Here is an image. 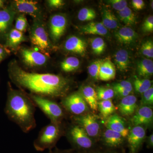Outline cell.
Here are the masks:
<instances>
[{
  "label": "cell",
  "instance_id": "1",
  "mask_svg": "<svg viewBox=\"0 0 153 153\" xmlns=\"http://www.w3.org/2000/svg\"><path fill=\"white\" fill-rule=\"evenodd\" d=\"M8 72L12 82L21 90L53 99L67 95L72 84L70 79L60 74L26 71L15 60L10 63Z\"/></svg>",
  "mask_w": 153,
  "mask_h": 153
},
{
  "label": "cell",
  "instance_id": "2",
  "mask_svg": "<svg viewBox=\"0 0 153 153\" xmlns=\"http://www.w3.org/2000/svg\"><path fill=\"white\" fill-rule=\"evenodd\" d=\"M36 108L28 93L14 89L9 84L4 112L9 119L25 133L36 128Z\"/></svg>",
  "mask_w": 153,
  "mask_h": 153
},
{
  "label": "cell",
  "instance_id": "3",
  "mask_svg": "<svg viewBox=\"0 0 153 153\" xmlns=\"http://www.w3.org/2000/svg\"><path fill=\"white\" fill-rule=\"evenodd\" d=\"M62 122L50 123L41 128L33 142V146L38 152L52 150L63 132Z\"/></svg>",
  "mask_w": 153,
  "mask_h": 153
},
{
  "label": "cell",
  "instance_id": "4",
  "mask_svg": "<svg viewBox=\"0 0 153 153\" xmlns=\"http://www.w3.org/2000/svg\"><path fill=\"white\" fill-rule=\"evenodd\" d=\"M36 107H38L49 119L50 122L61 123L66 116L65 110L61 105L52 98L28 94Z\"/></svg>",
  "mask_w": 153,
  "mask_h": 153
},
{
  "label": "cell",
  "instance_id": "5",
  "mask_svg": "<svg viewBox=\"0 0 153 153\" xmlns=\"http://www.w3.org/2000/svg\"><path fill=\"white\" fill-rule=\"evenodd\" d=\"M66 135L76 152L90 153L95 149L93 141L81 126L72 123L66 130Z\"/></svg>",
  "mask_w": 153,
  "mask_h": 153
},
{
  "label": "cell",
  "instance_id": "6",
  "mask_svg": "<svg viewBox=\"0 0 153 153\" xmlns=\"http://www.w3.org/2000/svg\"><path fill=\"white\" fill-rule=\"evenodd\" d=\"M31 43L37 47L42 53L49 54L52 48L44 24L40 19H35L30 33Z\"/></svg>",
  "mask_w": 153,
  "mask_h": 153
},
{
  "label": "cell",
  "instance_id": "7",
  "mask_svg": "<svg viewBox=\"0 0 153 153\" xmlns=\"http://www.w3.org/2000/svg\"><path fill=\"white\" fill-rule=\"evenodd\" d=\"M61 105L72 117L85 114L88 105L79 92H74L62 97Z\"/></svg>",
  "mask_w": 153,
  "mask_h": 153
},
{
  "label": "cell",
  "instance_id": "8",
  "mask_svg": "<svg viewBox=\"0 0 153 153\" xmlns=\"http://www.w3.org/2000/svg\"><path fill=\"white\" fill-rule=\"evenodd\" d=\"M73 122L81 126L89 137H96L100 132V123L97 117L91 113L72 117Z\"/></svg>",
  "mask_w": 153,
  "mask_h": 153
},
{
  "label": "cell",
  "instance_id": "9",
  "mask_svg": "<svg viewBox=\"0 0 153 153\" xmlns=\"http://www.w3.org/2000/svg\"><path fill=\"white\" fill-rule=\"evenodd\" d=\"M49 33L52 41L60 40L66 30L67 19L63 14H56L50 17L49 21Z\"/></svg>",
  "mask_w": 153,
  "mask_h": 153
},
{
  "label": "cell",
  "instance_id": "10",
  "mask_svg": "<svg viewBox=\"0 0 153 153\" xmlns=\"http://www.w3.org/2000/svg\"><path fill=\"white\" fill-rule=\"evenodd\" d=\"M20 53L23 62L30 67L44 66L48 60L47 56L42 52L29 48H22L20 50Z\"/></svg>",
  "mask_w": 153,
  "mask_h": 153
},
{
  "label": "cell",
  "instance_id": "11",
  "mask_svg": "<svg viewBox=\"0 0 153 153\" xmlns=\"http://www.w3.org/2000/svg\"><path fill=\"white\" fill-rule=\"evenodd\" d=\"M13 4L12 7L16 12L28 14L35 19H41V10L38 2L29 0H15Z\"/></svg>",
  "mask_w": 153,
  "mask_h": 153
},
{
  "label": "cell",
  "instance_id": "12",
  "mask_svg": "<svg viewBox=\"0 0 153 153\" xmlns=\"http://www.w3.org/2000/svg\"><path fill=\"white\" fill-rule=\"evenodd\" d=\"M146 135V130L143 126H134L128 135L129 153H138L140 149Z\"/></svg>",
  "mask_w": 153,
  "mask_h": 153
},
{
  "label": "cell",
  "instance_id": "13",
  "mask_svg": "<svg viewBox=\"0 0 153 153\" xmlns=\"http://www.w3.org/2000/svg\"><path fill=\"white\" fill-rule=\"evenodd\" d=\"M66 51L74 54L83 56L87 50V44L84 40L77 36H70L64 44Z\"/></svg>",
  "mask_w": 153,
  "mask_h": 153
},
{
  "label": "cell",
  "instance_id": "14",
  "mask_svg": "<svg viewBox=\"0 0 153 153\" xmlns=\"http://www.w3.org/2000/svg\"><path fill=\"white\" fill-rule=\"evenodd\" d=\"M153 119V110L150 106H142L132 117L131 122L134 126H142L152 123Z\"/></svg>",
  "mask_w": 153,
  "mask_h": 153
},
{
  "label": "cell",
  "instance_id": "15",
  "mask_svg": "<svg viewBox=\"0 0 153 153\" xmlns=\"http://www.w3.org/2000/svg\"><path fill=\"white\" fill-rule=\"evenodd\" d=\"M105 124L107 128L120 134L124 138L127 137L129 132L124 121L117 114L111 115L108 117Z\"/></svg>",
  "mask_w": 153,
  "mask_h": 153
},
{
  "label": "cell",
  "instance_id": "16",
  "mask_svg": "<svg viewBox=\"0 0 153 153\" xmlns=\"http://www.w3.org/2000/svg\"><path fill=\"white\" fill-rule=\"evenodd\" d=\"M16 13L12 7L0 10V34H6L10 31Z\"/></svg>",
  "mask_w": 153,
  "mask_h": 153
},
{
  "label": "cell",
  "instance_id": "17",
  "mask_svg": "<svg viewBox=\"0 0 153 153\" xmlns=\"http://www.w3.org/2000/svg\"><path fill=\"white\" fill-rule=\"evenodd\" d=\"M137 106V97L134 95H129L122 98L118 108L122 115L129 116L136 111Z\"/></svg>",
  "mask_w": 153,
  "mask_h": 153
},
{
  "label": "cell",
  "instance_id": "18",
  "mask_svg": "<svg viewBox=\"0 0 153 153\" xmlns=\"http://www.w3.org/2000/svg\"><path fill=\"white\" fill-rule=\"evenodd\" d=\"M124 137L121 134L107 128L103 134V142L105 146L115 149L120 147L123 143Z\"/></svg>",
  "mask_w": 153,
  "mask_h": 153
},
{
  "label": "cell",
  "instance_id": "19",
  "mask_svg": "<svg viewBox=\"0 0 153 153\" xmlns=\"http://www.w3.org/2000/svg\"><path fill=\"white\" fill-rule=\"evenodd\" d=\"M79 92L91 109L97 111L98 109V100L95 89L91 86L85 85L81 88Z\"/></svg>",
  "mask_w": 153,
  "mask_h": 153
},
{
  "label": "cell",
  "instance_id": "20",
  "mask_svg": "<svg viewBox=\"0 0 153 153\" xmlns=\"http://www.w3.org/2000/svg\"><path fill=\"white\" fill-rule=\"evenodd\" d=\"M115 36L120 43L124 44L134 43L138 37L136 32L128 27L120 28L116 32Z\"/></svg>",
  "mask_w": 153,
  "mask_h": 153
},
{
  "label": "cell",
  "instance_id": "21",
  "mask_svg": "<svg viewBox=\"0 0 153 153\" xmlns=\"http://www.w3.org/2000/svg\"><path fill=\"white\" fill-rule=\"evenodd\" d=\"M115 66L109 59L103 60L100 66L99 79L107 81L114 79L116 76Z\"/></svg>",
  "mask_w": 153,
  "mask_h": 153
},
{
  "label": "cell",
  "instance_id": "22",
  "mask_svg": "<svg viewBox=\"0 0 153 153\" xmlns=\"http://www.w3.org/2000/svg\"><path fill=\"white\" fill-rule=\"evenodd\" d=\"M115 66L120 71L126 72L128 71L130 65V60L128 52L124 49L118 50L114 55Z\"/></svg>",
  "mask_w": 153,
  "mask_h": 153
},
{
  "label": "cell",
  "instance_id": "23",
  "mask_svg": "<svg viewBox=\"0 0 153 153\" xmlns=\"http://www.w3.org/2000/svg\"><path fill=\"white\" fill-rule=\"evenodd\" d=\"M80 32L87 35L105 36L108 33V30L102 22H91L80 27Z\"/></svg>",
  "mask_w": 153,
  "mask_h": 153
},
{
  "label": "cell",
  "instance_id": "24",
  "mask_svg": "<svg viewBox=\"0 0 153 153\" xmlns=\"http://www.w3.org/2000/svg\"><path fill=\"white\" fill-rule=\"evenodd\" d=\"M102 23L107 29L116 30L120 27L117 18L109 9L103 7L102 10Z\"/></svg>",
  "mask_w": 153,
  "mask_h": 153
},
{
  "label": "cell",
  "instance_id": "25",
  "mask_svg": "<svg viewBox=\"0 0 153 153\" xmlns=\"http://www.w3.org/2000/svg\"><path fill=\"white\" fill-rule=\"evenodd\" d=\"M26 40L23 33L16 29H12L8 33L6 45L11 49H15Z\"/></svg>",
  "mask_w": 153,
  "mask_h": 153
},
{
  "label": "cell",
  "instance_id": "26",
  "mask_svg": "<svg viewBox=\"0 0 153 153\" xmlns=\"http://www.w3.org/2000/svg\"><path fill=\"white\" fill-rule=\"evenodd\" d=\"M137 72L140 76L147 78L153 74V62L147 58L140 60L137 66Z\"/></svg>",
  "mask_w": 153,
  "mask_h": 153
},
{
  "label": "cell",
  "instance_id": "27",
  "mask_svg": "<svg viewBox=\"0 0 153 153\" xmlns=\"http://www.w3.org/2000/svg\"><path fill=\"white\" fill-rule=\"evenodd\" d=\"M118 13L120 19L127 26H132L136 23L135 15L128 7L118 12Z\"/></svg>",
  "mask_w": 153,
  "mask_h": 153
},
{
  "label": "cell",
  "instance_id": "28",
  "mask_svg": "<svg viewBox=\"0 0 153 153\" xmlns=\"http://www.w3.org/2000/svg\"><path fill=\"white\" fill-rule=\"evenodd\" d=\"M98 109L103 117L108 118L115 112L116 108L110 100L98 102Z\"/></svg>",
  "mask_w": 153,
  "mask_h": 153
},
{
  "label": "cell",
  "instance_id": "29",
  "mask_svg": "<svg viewBox=\"0 0 153 153\" xmlns=\"http://www.w3.org/2000/svg\"><path fill=\"white\" fill-rule=\"evenodd\" d=\"M80 61L78 58L69 57L64 59L60 63V68L62 71L66 72H72L79 68Z\"/></svg>",
  "mask_w": 153,
  "mask_h": 153
},
{
  "label": "cell",
  "instance_id": "30",
  "mask_svg": "<svg viewBox=\"0 0 153 153\" xmlns=\"http://www.w3.org/2000/svg\"><path fill=\"white\" fill-rule=\"evenodd\" d=\"M134 85L136 91L142 94L152 86V81L147 78L142 79L135 76H134Z\"/></svg>",
  "mask_w": 153,
  "mask_h": 153
},
{
  "label": "cell",
  "instance_id": "31",
  "mask_svg": "<svg viewBox=\"0 0 153 153\" xmlns=\"http://www.w3.org/2000/svg\"><path fill=\"white\" fill-rule=\"evenodd\" d=\"M91 45L92 52L97 55H101L103 53L106 47V44L104 40L100 37L91 39Z\"/></svg>",
  "mask_w": 153,
  "mask_h": 153
},
{
  "label": "cell",
  "instance_id": "32",
  "mask_svg": "<svg viewBox=\"0 0 153 153\" xmlns=\"http://www.w3.org/2000/svg\"><path fill=\"white\" fill-rule=\"evenodd\" d=\"M97 14L94 9L88 7L82 8L78 12L77 18L81 22L91 21L94 20Z\"/></svg>",
  "mask_w": 153,
  "mask_h": 153
},
{
  "label": "cell",
  "instance_id": "33",
  "mask_svg": "<svg viewBox=\"0 0 153 153\" xmlns=\"http://www.w3.org/2000/svg\"><path fill=\"white\" fill-rule=\"evenodd\" d=\"M97 94L98 100H110L113 98L115 93L113 89L109 88L98 87L97 88Z\"/></svg>",
  "mask_w": 153,
  "mask_h": 153
},
{
  "label": "cell",
  "instance_id": "34",
  "mask_svg": "<svg viewBox=\"0 0 153 153\" xmlns=\"http://www.w3.org/2000/svg\"><path fill=\"white\" fill-rule=\"evenodd\" d=\"M103 60H96L92 62L88 68V73L93 79L98 80L100 66Z\"/></svg>",
  "mask_w": 153,
  "mask_h": 153
},
{
  "label": "cell",
  "instance_id": "35",
  "mask_svg": "<svg viewBox=\"0 0 153 153\" xmlns=\"http://www.w3.org/2000/svg\"><path fill=\"white\" fill-rule=\"evenodd\" d=\"M28 26L27 20L25 14H21L17 17L15 24V29L23 33L26 32Z\"/></svg>",
  "mask_w": 153,
  "mask_h": 153
},
{
  "label": "cell",
  "instance_id": "36",
  "mask_svg": "<svg viewBox=\"0 0 153 153\" xmlns=\"http://www.w3.org/2000/svg\"><path fill=\"white\" fill-rule=\"evenodd\" d=\"M142 106H150L153 104V87L152 85L142 94L141 100Z\"/></svg>",
  "mask_w": 153,
  "mask_h": 153
},
{
  "label": "cell",
  "instance_id": "37",
  "mask_svg": "<svg viewBox=\"0 0 153 153\" xmlns=\"http://www.w3.org/2000/svg\"><path fill=\"white\" fill-rule=\"evenodd\" d=\"M141 51L143 55L149 58L153 57V43L151 40H147L143 43Z\"/></svg>",
  "mask_w": 153,
  "mask_h": 153
},
{
  "label": "cell",
  "instance_id": "38",
  "mask_svg": "<svg viewBox=\"0 0 153 153\" xmlns=\"http://www.w3.org/2000/svg\"><path fill=\"white\" fill-rule=\"evenodd\" d=\"M113 89L114 91L118 90H125L131 93L132 91L133 87L130 82L126 80H124L114 84Z\"/></svg>",
  "mask_w": 153,
  "mask_h": 153
},
{
  "label": "cell",
  "instance_id": "39",
  "mask_svg": "<svg viewBox=\"0 0 153 153\" xmlns=\"http://www.w3.org/2000/svg\"><path fill=\"white\" fill-rule=\"evenodd\" d=\"M108 3L113 8L119 12L128 7V3L125 0H110Z\"/></svg>",
  "mask_w": 153,
  "mask_h": 153
},
{
  "label": "cell",
  "instance_id": "40",
  "mask_svg": "<svg viewBox=\"0 0 153 153\" xmlns=\"http://www.w3.org/2000/svg\"><path fill=\"white\" fill-rule=\"evenodd\" d=\"M144 33H152L153 31V16H150L145 20L142 26Z\"/></svg>",
  "mask_w": 153,
  "mask_h": 153
},
{
  "label": "cell",
  "instance_id": "41",
  "mask_svg": "<svg viewBox=\"0 0 153 153\" xmlns=\"http://www.w3.org/2000/svg\"><path fill=\"white\" fill-rule=\"evenodd\" d=\"M47 3L49 7L52 9L60 8L64 5V2L62 0H49Z\"/></svg>",
  "mask_w": 153,
  "mask_h": 153
},
{
  "label": "cell",
  "instance_id": "42",
  "mask_svg": "<svg viewBox=\"0 0 153 153\" xmlns=\"http://www.w3.org/2000/svg\"><path fill=\"white\" fill-rule=\"evenodd\" d=\"M132 5L135 10H140L143 8L145 4L143 0H133L132 1Z\"/></svg>",
  "mask_w": 153,
  "mask_h": 153
},
{
  "label": "cell",
  "instance_id": "43",
  "mask_svg": "<svg viewBox=\"0 0 153 153\" xmlns=\"http://www.w3.org/2000/svg\"><path fill=\"white\" fill-rule=\"evenodd\" d=\"M90 153H119L115 149H95Z\"/></svg>",
  "mask_w": 153,
  "mask_h": 153
},
{
  "label": "cell",
  "instance_id": "44",
  "mask_svg": "<svg viewBox=\"0 0 153 153\" xmlns=\"http://www.w3.org/2000/svg\"><path fill=\"white\" fill-rule=\"evenodd\" d=\"M114 92L119 97H122V98L129 95L130 94L128 91L125 90H118L115 91H114Z\"/></svg>",
  "mask_w": 153,
  "mask_h": 153
},
{
  "label": "cell",
  "instance_id": "45",
  "mask_svg": "<svg viewBox=\"0 0 153 153\" xmlns=\"http://www.w3.org/2000/svg\"><path fill=\"white\" fill-rule=\"evenodd\" d=\"M74 151L73 149L67 150H60L57 149H55L49 151L47 153H73Z\"/></svg>",
  "mask_w": 153,
  "mask_h": 153
},
{
  "label": "cell",
  "instance_id": "46",
  "mask_svg": "<svg viewBox=\"0 0 153 153\" xmlns=\"http://www.w3.org/2000/svg\"><path fill=\"white\" fill-rule=\"evenodd\" d=\"M7 53L4 49L0 47V62L7 56Z\"/></svg>",
  "mask_w": 153,
  "mask_h": 153
},
{
  "label": "cell",
  "instance_id": "47",
  "mask_svg": "<svg viewBox=\"0 0 153 153\" xmlns=\"http://www.w3.org/2000/svg\"><path fill=\"white\" fill-rule=\"evenodd\" d=\"M148 147L152 148L153 146V134H151L150 136L148 137L147 140Z\"/></svg>",
  "mask_w": 153,
  "mask_h": 153
},
{
  "label": "cell",
  "instance_id": "48",
  "mask_svg": "<svg viewBox=\"0 0 153 153\" xmlns=\"http://www.w3.org/2000/svg\"><path fill=\"white\" fill-rule=\"evenodd\" d=\"M4 5V1L2 0H0V8L2 7Z\"/></svg>",
  "mask_w": 153,
  "mask_h": 153
},
{
  "label": "cell",
  "instance_id": "49",
  "mask_svg": "<svg viewBox=\"0 0 153 153\" xmlns=\"http://www.w3.org/2000/svg\"><path fill=\"white\" fill-rule=\"evenodd\" d=\"M151 8H152V9H153V1H152V2H151Z\"/></svg>",
  "mask_w": 153,
  "mask_h": 153
},
{
  "label": "cell",
  "instance_id": "50",
  "mask_svg": "<svg viewBox=\"0 0 153 153\" xmlns=\"http://www.w3.org/2000/svg\"><path fill=\"white\" fill-rule=\"evenodd\" d=\"M73 153H80L77 152H74Z\"/></svg>",
  "mask_w": 153,
  "mask_h": 153
}]
</instances>
